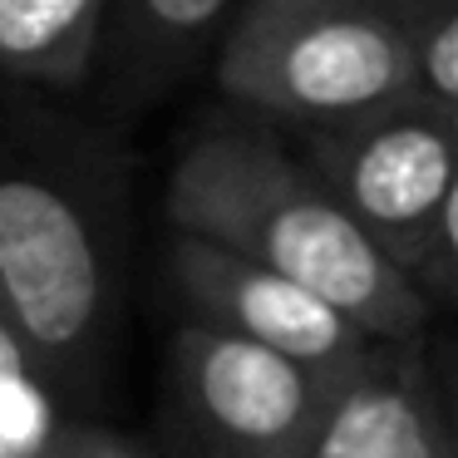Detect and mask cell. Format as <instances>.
<instances>
[{"mask_svg": "<svg viewBox=\"0 0 458 458\" xmlns=\"http://www.w3.org/2000/svg\"><path fill=\"white\" fill-rule=\"evenodd\" d=\"M11 84L0 143V320L64 399H89L114 355L129 286V182L104 123Z\"/></svg>", "mask_w": 458, "mask_h": 458, "instance_id": "1", "label": "cell"}, {"mask_svg": "<svg viewBox=\"0 0 458 458\" xmlns=\"http://www.w3.org/2000/svg\"><path fill=\"white\" fill-rule=\"evenodd\" d=\"M286 129L222 104L168 173L173 232L222 242L330 296L375 340H424L434 301L335 198Z\"/></svg>", "mask_w": 458, "mask_h": 458, "instance_id": "2", "label": "cell"}, {"mask_svg": "<svg viewBox=\"0 0 458 458\" xmlns=\"http://www.w3.org/2000/svg\"><path fill=\"white\" fill-rule=\"evenodd\" d=\"M212 84L286 133L345 123L419 89V25L394 0H242Z\"/></svg>", "mask_w": 458, "mask_h": 458, "instance_id": "3", "label": "cell"}, {"mask_svg": "<svg viewBox=\"0 0 458 458\" xmlns=\"http://www.w3.org/2000/svg\"><path fill=\"white\" fill-rule=\"evenodd\" d=\"M350 379L182 320L168 345V419L182 458H310Z\"/></svg>", "mask_w": 458, "mask_h": 458, "instance_id": "4", "label": "cell"}, {"mask_svg": "<svg viewBox=\"0 0 458 458\" xmlns=\"http://www.w3.org/2000/svg\"><path fill=\"white\" fill-rule=\"evenodd\" d=\"M296 148L316 163L360 227L404 271H419L458 178V104L414 89L360 119L296 133Z\"/></svg>", "mask_w": 458, "mask_h": 458, "instance_id": "5", "label": "cell"}, {"mask_svg": "<svg viewBox=\"0 0 458 458\" xmlns=\"http://www.w3.org/2000/svg\"><path fill=\"white\" fill-rule=\"evenodd\" d=\"M168 271L188 320L232 330V335L296 355L306 365L355 375L385 345L360 320H350L330 296H320L316 286L247 257V251L222 247V242L173 232Z\"/></svg>", "mask_w": 458, "mask_h": 458, "instance_id": "6", "label": "cell"}, {"mask_svg": "<svg viewBox=\"0 0 458 458\" xmlns=\"http://www.w3.org/2000/svg\"><path fill=\"white\" fill-rule=\"evenodd\" d=\"M242 0H104L99 84L114 114H139L168 99L198 64L217 60Z\"/></svg>", "mask_w": 458, "mask_h": 458, "instance_id": "7", "label": "cell"}, {"mask_svg": "<svg viewBox=\"0 0 458 458\" xmlns=\"http://www.w3.org/2000/svg\"><path fill=\"white\" fill-rule=\"evenodd\" d=\"M310 458H454L424 340H385L355 369Z\"/></svg>", "mask_w": 458, "mask_h": 458, "instance_id": "8", "label": "cell"}, {"mask_svg": "<svg viewBox=\"0 0 458 458\" xmlns=\"http://www.w3.org/2000/svg\"><path fill=\"white\" fill-rule=\"evenodd\" d=\"M104 0H0V64L5 80L40 94L94 84Z\"/></svg>", "mask_w": 458, "mask_h": 458, "instance_id": "9", "label": "cell"}, {"mask_svg": "<svg viewBox=\"0 0 458 458\" xmlns=\"http://www.w3.org/2000/svg\"><path fill=\"white\" fill-rule=\"evenodd\" d=\"M64 394L50 369L0 320V458H50L64 428Z\"/></svg>", "mask_w": 458, "mask_h": 458, "instance_id": "10", "label": "cell"}, {"mask_svg": "<svg viewBox=\"0 0 458 458\" xmlns=\"http://www.w3.org/2000/svg\"><path fill=\"white\" fill-rule=\"evenodd\" d=\"M419 89L458 104V0L419 25Z\"/></svg>", "mask_w": 458, "mask_h": 458, "instance_id": "11", "label": "cell"}, {"mask_svg": "<svg viewBox=\"0 0 458 458\" xmlns=\"http://www.w3.org/2000/svg\"><path fill=\"white\" fill-rule=\"evenodd\" d=\"M419 286L428 291L434 306H454L458 310V178L444 198V212L434 222V237H428V251L419 261Z\"/></svg>", "mask_w": 458, "mask_h": 458, "instance_id": "12", "label": "cell"}, {"mask_svg": "<svg viewBox=\"0 0 458 458\" xmlns=\"http://www.w3.org/2000/svg\"><path fill=\"white\" fill-rule=\"evenodd\" d=\"M50 458H153V454L143 444H133L129 434H119V428L89 424V419H64Z\"/></svg>", "mask_w": 458, "mask_h": 458, "instance_id": "13", "label": "cell"}, {"mask_svg": "<svg viewBox=\"0 0 458 458\" xmlns=\"http://www.w3.org/2000/svg\"><path fill=\"white\" fill-rule=\"evenodd\" d=\"M434 365V385H438V404H444V424H448V444H454V458H458V335L448 345H438L428 355Z\"/></svg>", "mask_w": 458, "mask_h": 458, "instance_id": "14", "label": "cell"}, {"mask_svg": "<svg viewBox=\"0 0 458 458\" xmlns=\"http://www.w3.org/2000/svg\"><path fill=\"white\" fill-rule=\"evenodd\" d=\"M394 5H399V11H404L414 25H424L428 15H438V11H444L448 0H394Z\"/></svg>", "mask_w": 458, "mask_h": 458, "instance_id": "15", "label": "cell"}]
</instances>
